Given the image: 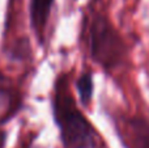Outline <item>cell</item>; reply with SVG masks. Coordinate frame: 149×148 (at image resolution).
<instances>
[{
	"label": "cell",
	"mask_w": 149,
	"mask_h": 148,
	"mask_svg": "<svg viewBox=\"0 0 149 148\" xmlns=\"http://www.w3.org/2000/svg\"><path fill=\"white\" fill-rule=\"evenodd\" d=\"M51 110L63 147L95 148L97 131L77 106L68 87L67 73H60L55 81Z\"/></svg>",
	"instance_id": "obj_1"
},
{
	"label": "cell",
	"mask_w": 149,
	"mask_h": 148,
	"mask_svg": "<svg viewBox=\"0 0 149 148\" xmlns=\"http://www.w3.org/2000/svg\"><path fill=\"white\" fill-rule=\"evenodd\" d=\"M86 46L89 57L106 72H113L124 63L128 52L126 41L111 20L94 12L86 24Z\"/></svg>",
	"instance_id": "obj_2"
},
{
	"label": "cell",
	"mask_w": 149,
	"mask_h": 148,
	"mask_svg": "<svg viewBox=\"0 0 149 148\" xmlns=\"http://www.w3.org/2000/svg\"><path fill=\"white\" fill-rule=\"evenodd\" d=\"M123 136L128 148H149V121L139 115L126 118Z\"/></svg>",
	"instance_id": "obj_3"
},
{
	"label": "cell",
	"mask_w": 149,
	"mask_h": 148,
	"mask_svg": "<svg viewBox=\"0 0 149 148\" xmlns=\"http://www.w3.org/2000/svg\"><path fill=\"white\" fill-rule=\"evenodd\" d=\"M54 1L55 0H30L29 3L30 25L39 45L45 43L46 28L51 15V9L54 7Z\"/></svg>",
	"instance_id": "obj_4"
},
{
	"label": "cell",
	"mask_w": 149,
	"mask_h": 148,
	"mask_svg": "<svg viewBox=\"0 0 149 148\" xmlns=\"http://www.w3.org/2000/svg\"><path fill=\"white\" fill-rule=\"evenodd\" d=\"M76 91L79 94L80 104L88 108L92 104L93 94H94V80H93V75L90 71H85L77 77Z\"/></svg>",
	"instance_id": "obj_5"
},
{
	"label": "cell",
	"mask_w": 149,
	"mask_h": 148,
	"mask_svg": "<svg viewBox=\"0 0 149 148\" xmlns=\"http://www.w3.org/2000/svg\"><path fill=\"white\" fill-rule=\"evenodd\" d=\"M15 91L12 88L10 80L0 71V112H9L13 102Z\"/></svg>",
	"instance_id": "obj_6"
},
{
	"label": "cell",
	"mask_w": 149,
	"mask_h": 148,
	"mask_svg": "<svg viewBox=\"0 0 149 148\" xmlns=\"http://www.w3.org/2000/svg\"><path fill=\"white\" fill-rule=\"evenodd\" d=\"M29 54H30V47H29L28 39H25V38H24L22 43H21V42H17V43L15 45V50L12 51V57H16L20 60L28 58Z\"/></svg>",
	"instance_id": "obj_7"
},
{
	"label": "cell",
	"mask_w": 149,
	"mask_h": 148,
	"mask_svg": "<svg viewBox=\"0 0 149 148\" xmlns=\"http://www.w3.org/2000/svg\"><path fill=\"white\" fill-rule=\"evenodd\" d=\"M5 142H7V133L4 130H0V148L5 147Z\"/></svg>",
	"instance_id": "obj_8"
}]
</instances>
